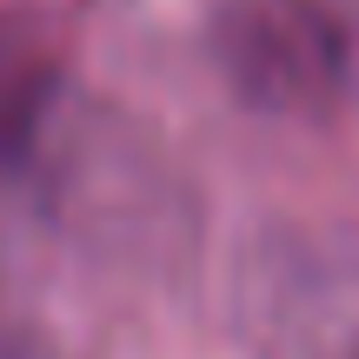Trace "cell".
Wrapping results in <instances>:
<instances>
[{"label": "cell", "instance_id": "obj_1", "mask_svg": "<svg viewBox=\"0 0 359 359\" xmlns=\"http://www.w3.org/2000/svg\"><path fill=\"white\" fill-rule=\"evenodd\" d=\"M213 53L226 80L266 114H313L346 87V0H219Z\"/></svg>", "mask_w": 359, "mask_h": 359}, {"label": "cell", "instance_id": "obj_2", "mask_svg": "<svg viewBox=\"0 0 359 359\" xmlns=\"http://www.w3.org/2000/svg\"><path fill=\"white\" fill-rule=\"evenodd\" d=\"M53 93H60V67H53L47 40L20 13H0V173L27 160Z\"/></svg>", "mask_w": 359, "mask_h": 359}]
</instances>
